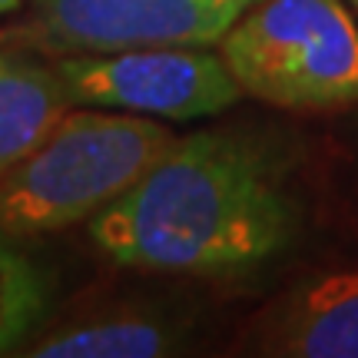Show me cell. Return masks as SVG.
<instances>
[{
	"mask_svg": "<svg viewBox=\"0 0 358 358\" xmlns=\"http://www.w3.org/2000/svg\"><path fill=\"white\" fill-rule=\"evenodd\" d=\"M295 232L275 163L226 133L182 136L120 199L90 219V239L116 266L222 275L272 259Z\"/></svg>",
	"mask_w": 358,
	"mask_h": 358,
	"instance_id": "1",
	"label": "cell"
},
{
	"mask_svg": "<svg viewBox=\"0 0 358 358\" xmlns=\"http://www.w3.org/2000/svg\"><path fill=\"white\" fill-rule=\"evenodd\" d=\"M73 106L53 66L0 50V179Z\"/></svg>",
	"mask_w": 358,
	"mask_h": 358,
	"instance_id": "7",
	"label": "cell"
},
{
	"mask_svg": "<svg viewBox=\"0 0 358 358\" xmlns=\"http://www.w3.org/2000/svg\"><path fill=\"white\" fill-rule=\"evenodd\" d=\"M352 3H358V0H352Z\"/></svg>",
	"mask_w": 358,
	"mask_h": 358,
	"instance_id": "11",
	"label": "cell"
},
{
	"mask_svg": "<svg viewBox=\"0 0 358 358\" xmlns=\"http://www.w3.org/2000/svg\"><path fill=\"white\" fill-rule=\"evenodd\" d=\"M53 70L73 106H106L166 123L219 116L243 100L226 57L209 47L64 53Z\"/></svg>",
	"mask_w": 358,
	"mask_h": 358,
	"instance_id": "4",
	"label": "cell"
},
{
	"mask_svg": "<svg viewBox=\"0 0 358 358\" xmlns=\"http://www.w3.org/2000/svg\"><path fill=\"white\" fill-rule=\"evenodd\" d=\"M243 93L285 110L358 100V24L342 0H259L219 40Z\"/></svg>",
	"mask_w": 358,
	"mask_h": 358,
	"instance_id": "3",
	"label": "cell"
},
{
	"mask_svg": "<svg viewBox=\"0 0 358 358\" xmlns=\"http://www.w3.org/2000/svg\"><path fill=\"white\" fill-rule=\"evenodd\" d=\"M176 143L166 120L106 106L66 110L0 179V232L37 236L93 219Z\"/></svg>",
	"mask_w": 358,
	"mask_h": 358,
	"instance_id": "2",
	"label": "cell"
},
{
	"mask_svg": "<svg viewBox=\"0 0 358 358\" xmlns=\"http://www.w3.org/2000/svg\"><path fill=\"white\" fill-rule=\"evenodd\" d=\"M259 0H27L17 37L50 53L216 47Z\"/></svg>",
	"mask_w": 358,
	"mask_h": 358,
	"instance_id": "5",
	"label": "cell"
},
{
	"mask_svg": "<svg viewBox=\"0 0 358 358\" xmlns=\"http://www.w3.org/2000/svg\"><path fill=\"white\" fill-rule=\"evenodd\" d=\"M173 352V335L156 319L120 315L50 335L34 348L40 358H156Z\"/></svg>",
	"mask_w": 358,
	"mask_h": 358,
	"instance_id": "8",
	"label": "cell"
},
{
	"mask_svg": "<svg viewBox=\"0 0 358 358\" xmlns=\"http://www.w3.org/2000/svg\"><path fill=\"white\" fill-rule=\"evenodd\" d=\"M256 352L289 358H358V272L306 282L256 322Z\"/></svg>",
	"mask_w": 358,
	"mask_h": 358,
	"instance_id": "6",
	"label": "cell"
},
{
	"mask_svg": "<svg viewBox=\"0 0 358 358\" xmlns=\"http://www.w3.org/2000/svg\"><path fill=\"white\" fill-rule=\"evenodd\" d=\"M43 312V285L30 266L0 232V352L13 348Z\"/></svg>",
	"mask_w": 358,
	"mask_h": 358,
	"instance_id": "9",
	"label": "cell"
},
{
	"mask_svg": "<svg viewBox=\"0 0 358 358\" xmlns=\"http://www.w3.org/2000/svg\"><path fill=\"white\" fill-rule=\"evenodd\" d=\"M24 3H27V0H0V17H7V13L24 10Z\"/></svg>",
	"mask_w": 358,
	"mask_h": 358,
	"instance_id": "10",
	"label": "cell"
}]
</instances>
